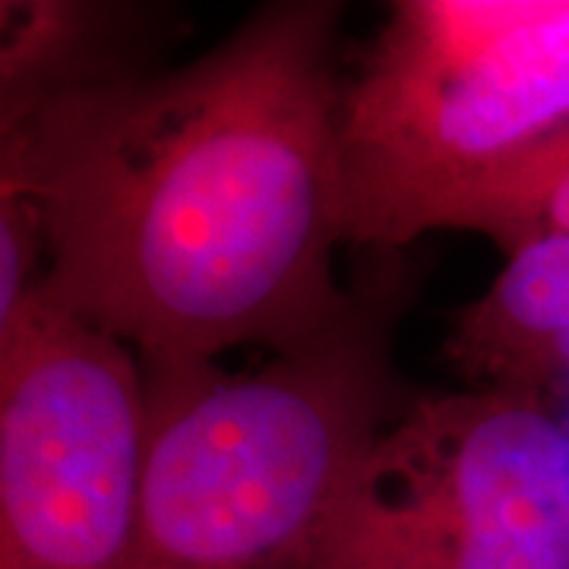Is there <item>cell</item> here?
Returning a JSON list of instances; mask_svg holds the SVG:
<instances>
[{
  "label": "cell",
  "mask_w": 569,
  "mask_h": 569,
  "mask_svg": "<svg viewBox=\"0 0 569 569\" xmlns=\"http://www.w3.org/2000/svg\"><path fill=\"white\" fill-rule=\"evenodd\" d=\"M367 305L257 373L142 367L146 459L127 569H291L387 408Z\"/></svg>",
  "instance_id": "cell-2"
},
{
  "label": "cell",
  "mask_w": 569,
  "mask_h": 569,
  "mask_svg": "<svg viewBox=\"0 0 569 569\" xmlns=\"http://www.w3.org/2000/svg\"><path fill=\"white\" fill-rule=\"evenodd\" d=\"M430 231H478L507 253L541 234H569V127L452 197Z\"/></svg>",
  "instance_id": "cell-7"
},
{
  "label": "cell",
  "mask_w": 569,
  "mask_h": 569,
  "mask_svg": "<svg viewBox=\"0 0 569 569\" xmlns=\"http://www.w3.org/2000/svg\"><path fill=\"white\" fill-rule=\"evenodd\" d=\"M291 569H569V427L522 389L418 399L348 466Z\"/></svg>",
  "instance_id": "cell-4"
},
{
  "label": "cell",
  "mask_w": 569,
  "mask_h": 569,
  "mask_svg": "<svg viewBox=\"0 0 569 569\" xmlns=\"http://www.w3.org/2000/svg\"><path fill=\"white\" fill-rule=\"evenodd\" d=\"M339 3H266L197 61L118 67L0 118V197L39 234L36 295L142 367L291 355L355 320L332 32Z\"/></svg>",
  "instance_id": "cell-1"
},
{
  "label": "cell",
  "mask_w": 569,
  "mask_h": 569,
  "mask_svg": "<svg viewBox=\"0 0 569 569\" xmlns=\"http://www.w3.org/2000/svg\"><path fill=\"white\" fill-rule=\"evenodd\" d=\"M142 459L140 358L32 291L0 326V569H127Z\"/></svg>",
  "instance_id": "cell-5"
},
{
  "label": "cell",
  "mask_w": 569,
  "mask_h": 569,
  "mask_svg": "<svg viewBox=\"0 0 569 569\" xmlns=\"http://www.w3.org/2000/svg\"><path fill=\"white\" fill-rule=\"evenodd\" d=\"M447 358L481 387H569V234L509 250L488 291L456 317Z\"/></svg>",
  "instance_id": "cell-6"
},
{
  "label": "cell",
  "mask_w": 569,
  "mask_h": 569,
  "mask_svg": "<svg viewBox=\"0 0 569 569\" xmlns=\"http://www.w3.org/2000/svg\"><path fill=\"white\" fill-rule=\"evenodd\" d=\"M569 127V0H399L339 102L351 244L402 247Z\"/></svg>",
  "instance_id": "cell-3"
}]
</instances>
